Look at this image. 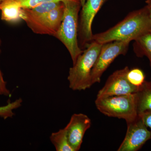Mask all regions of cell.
I'll return each mask as SVG.
<instances>
[{
  "instance_id": "obj_2",
  "label": "cell",
  "mask_w": 151,
  "mask_h": 151,
  "mask_svg": "<svg viewBox=\"0 0 151 151\" xmlns=\"http://www.w3.org/2000/svg\"><path fill=\"white\" fill-rule=\"evenodd\" d=\"M64 15L60 27L54 37L65 47L75 64L77 58L83 52L78 45L79 17L81 5L79 0H65Z\"/></svg>"
},
{
  "instance_id": "obj_5",
  "label": "cell",
  "mask_w": 151,
  "mask_h": 151,
  "mask_svg": "<svg viewBox=\"0 0 151 151\" xmlns=\"http://www.w3.org/2000/svg\"><path fill=\"white\" fill-rule=\"evenodd\" d=\"M131 42L115 41L103 44L91 72L92 85L100 83L103 73L117 57L127 54Z\"/></svg>"
},
{
  "instance_id": "obj_12",
  "label": "cell",
  "mask_w": 151,
  "mask_h": 151,
  "mask_svg": "<svg viewBox=\"0 0 151 151\" xmlns=\"http://www.w3.org/2000/svg\"><path fill=\"white\" fill-rule=\"evenodd\" d=\"M137 94L138 113L151 111V79L145 81Z\"/></svg>"
},
{
  "instance_id": "obj_7",
  "label": "cell",
  "mask_w": 151,
  "mask_h": 151,
  "mask_svg": "<svg viewBox=\"0 0 151 151\" xmlns=\"http://www.w3.org/2000/svg\"><path fill=\"white\" fill-rule=\"evenodd\" d=\"M129 70L128 66H126L113 72L108 77L103 88L99 90L97 98L137 93L139 87L130 83L127 78V73Z\"/></svg>"
},
{
  "instance_id": "obj_17",
  "label": "cell",
  "mask_w": 151,
  "mask_h": 151,
  "mask_svg": "<svg viewBox=\"0 0 151 151\" xmlns=\"http://www.w3.org/2000/svg\"><path fill=\"white\" fill-rule=\"evenodd\" d=\"M127 77L130 83L139 88L145 81V73L139 68H134L129 70L127 73Z\"/></svg>"
},
{
  "instance_id": "obj_20",
  "label": "cell",
  "mask_w": 151,
  "mask_h": 151,
  "mask_svg": "<svg viewBox=\"0 0 151 151\" xmlns=\"http://www.w3.org/2000/svg\"><path fill=\"white\" fill-rule=\"evenodd\" d=\"M146 7L150 17L151 19V0H147L146 1Z\"/></svg>"
},
{
  "instance_id": "obj_16",
  "label": "cell",
  "mask_w": 151,
  "mask_h": 151,
  "mask_svg": "<svg viewBox=\"0 0 151 151\" xmlns=\"http://www.w3.org/2000/svg\"><path fill=\"white\" fill-rule=\"evenodd\" d=\"M22 101L21 98H19L14 102H9L4 106H0V117L5 120L13 117L14 115V110L21 107Z\"/></svg>"
},
{
  "instance_id": "obj_4",
  "label": "cell",
  "mask_w": 151,
  "mask_h": 151,
  "mask_svg": "<svg viewBox=\"0 0 151 151\" xmlns=\"http://www.w3.org/2000/svg\"><path fill=\"white\" fill-rule=\"evenodd\" d=\"M95 104L97 110L105 116L124 119L127 124L138 116L136 93L96 98Z\"/></svg>"
},
{
  "instance_id": "obj_13",
  "label": "cell",
  "mask_w": 151,
  "mask_h": 151,
  "mask_svg": "<svg viewBox=\"0 0 151 151\" xmlns=\"http://www.w3.org/2000/svg\"><path fill=\"white\" fill-rule=\"evenodd\" d=\"M134 50L138 56L145 55L150 60L151 67V34L150 32L135 40Z\"/></svg>"
},
{
  "instance_id": "obj_9",
  "label": "cell",
  "mask_w": 151,
  "mask_h": 151,
  "mask_svg": "<svg viewBox=\"0 0 151 151\" xmlns=\"http://www.w3.org/2000/svg\"><path fill=\"white\" fill-rule=\"evenodd\" d=\"M64 9V4L62 2L55 8L26 24L35 33L54 37L62 22Z\"/></svg>"
},
{
  "instance_id": "obj_22",
  "label": "cell",
  "mask_w": 151,
  "mask_h": 151,
  "mask_svg": "<svg viewBox=\"0 0 151 151\" xmlns=\"http://www.w3.org/2000/svg\"><path fill=\"white\" fill-rule=\"evenodd\" d=\"M5 1V0H0V3L4 1Z\"/></svg>"
},
{
  "instance_id": "obj_1",
  "label": "cell",
  "mask_w": 151,
  "mask_h": 151,
  "mask_svg": "<svg viewBox=\"0 0 151 151\" xmlns=\"http://www.w3.org/2000/svg\"><path fill=\"white\" fill-rule=\"evenodd\" d=\"M151 28V19L145 6L131 12L108 30L94 35L92 41L104 44L115 41H135L150 32Z\"/></svg>"
},
{
  "instance_id": "obj_23",
  "label": "cell",
  "mask_w": 151,
  "mask_h": 151,
  "mask_svg": "<svg viewBox=\"0 0 151 151\" xmlns=\"http://www.w3.org/2000/svg\"><path fill=\"white\" fill-rule=\"evenodd\" d=\"M150 33L151 34V28L150 29Z\"/></svg>"
},
{
  "instance_id": "obj_19",
  "label": "cell",
  "mask_w": 151,
  "mask_h": 151,
  "mask_svg": "<svg viewBox=\"0 0 151 151\" xmlns=\"http://www.w3.org/2000/svg\"><path fill=\"white\" fill-rule=\"evenodd\" d=\"M142 120L145 125L151 129V111H144L138 114Z\"/></svg>"
},
{
  "instance_id": "obj_3",
  "label": "cell",
  "mask_w": 151,
  "mask_h": 151,
  "mask_svg": "<svg viewBox=\"0 0 151 151\" xmlns=\"http://www.w3.org/2000/svg\"><path fill=\"white\" fill-rule=\"evenodd\" d=\"M103 45L92 41L79 55L75 64L70 68L68 80L70 89L81 91L92 86L91 72Z\"/></svg>"
},
{
  "instance_id": "obj_14",
  "label": "cell",
  "mask_w": 151,
  "mask_h": 151,
  "mask_svg": "<svg viewBox=\"0 0 151 151\" xmlns=\"http://www.w3.org/2000/svg\"><path fill=\"white\" fill-rule=\"evenodd\" d=\"M50 139L57 151H74L68 142L65 128L52 133Z\"/></svg>"
},
{
  "instance_id": "obj_10",
  "label": "cell",
  "mask_w": 151,
  "mask_h": 151,
  "mask_svg": "<svg viewBox=\"0 0 151 151\" xmlns=\"http://www.w3.org/2000/svg\"><path fill=\"white\" fill-rule=\"evenodd\" d=\"M91 119L85 114L75 113L71 116L65 128L68 142L74 151L81 148L84 134L91 127Z\"/></svg>"
},
{
  "instance_id": "obj_21",
  "label": "cell",
  "mask_w": 151,
  "mask_h": 151,
  "mask_svg": "<svg viewBox=\"0 0 151 151\" xmlns=\"http://www.w3.org/2000/svg\"><path fill=\"white\" fill-rule=\"evenodd\" d=\"M79 1H80V3H81V7H82L86 2V0H79Z\"/></svg>"
},
{
  "instance_id": "obj_8",
  "label": "cell",
  "mask_w": 151,
  "mask_h": 151,
  "mask_svg": "<svg viewBox=\"0 0 151 151\" xmlns=\"http://www.w3.org/2000/svg\"><path fill=\"white\" fill-rule=\"evenodd\" d=\"M127 125L126 136L117 150L138 151L151 139V131L148 129L139 115L134 121Z\"/></svg>"
},
{
  "instance_id": "obj_15",
  "label": "cell",
  "mask_w": 151,
  "mask_h": 151,
  "mask_svg": "<svg viewBox=\"0 0 151 151\" xmlns=\"http://www.w3.org/2000/svg\"><path fill=\"white\" fill-rule=\"evenodd\" d=\"M11 4L19 9H29L48 2L61 1L65 0H6Z\"/></svg>"
},
{
  "instance_id": "obj_11",
  "label": "cell",
  "mask_w": 151,
  "mask_h": 151,
  "mask_svg": "<svg viewBox=\"0 0 151 151\" xmlns=\"http://www.w3.org/2000/svg\"><path fill=\"white\" fill-rule=\"evenodd\" d=\"M61 2H48L41 4L32 8L21 9V18L24 21L26 24L35 20L56 8Z\"/></svg>"
},
{
  "instance_id": "obj_6",
  "label": "cell",
  "mask_w": 151,
  "mask_h": 151,
  "mask_svg": "<svg viewBox=\"0 0 151 151\" xmlns=\"http://www.w3.org/2000/svg\"><path fill=\"white\" fill-rule=\"evenodd\" d=\"M107 0H86L81 7L79 17L78 42L84 50L92 42L94 35L92 24L95 16Z\"/></svg>"
},
{
  "instance_id": "obj_18",
  "label": "cell",
  "mask_w": 151,
  "mask_h": 151,
  "mask_svg": "<svg viewBox=\"0 0 151 151\" xmlns=\"http://www.w3.org/2000/svg\"><path fill=\"white\" fill-rule=\"evenodd\" d=\"M1 44V40L0 39V47ZM1 52V49H0ZM10 95V92L6 86V82L4 79L1 71L0 69V96H9Z\"/></svg>"
}]
</instances>
